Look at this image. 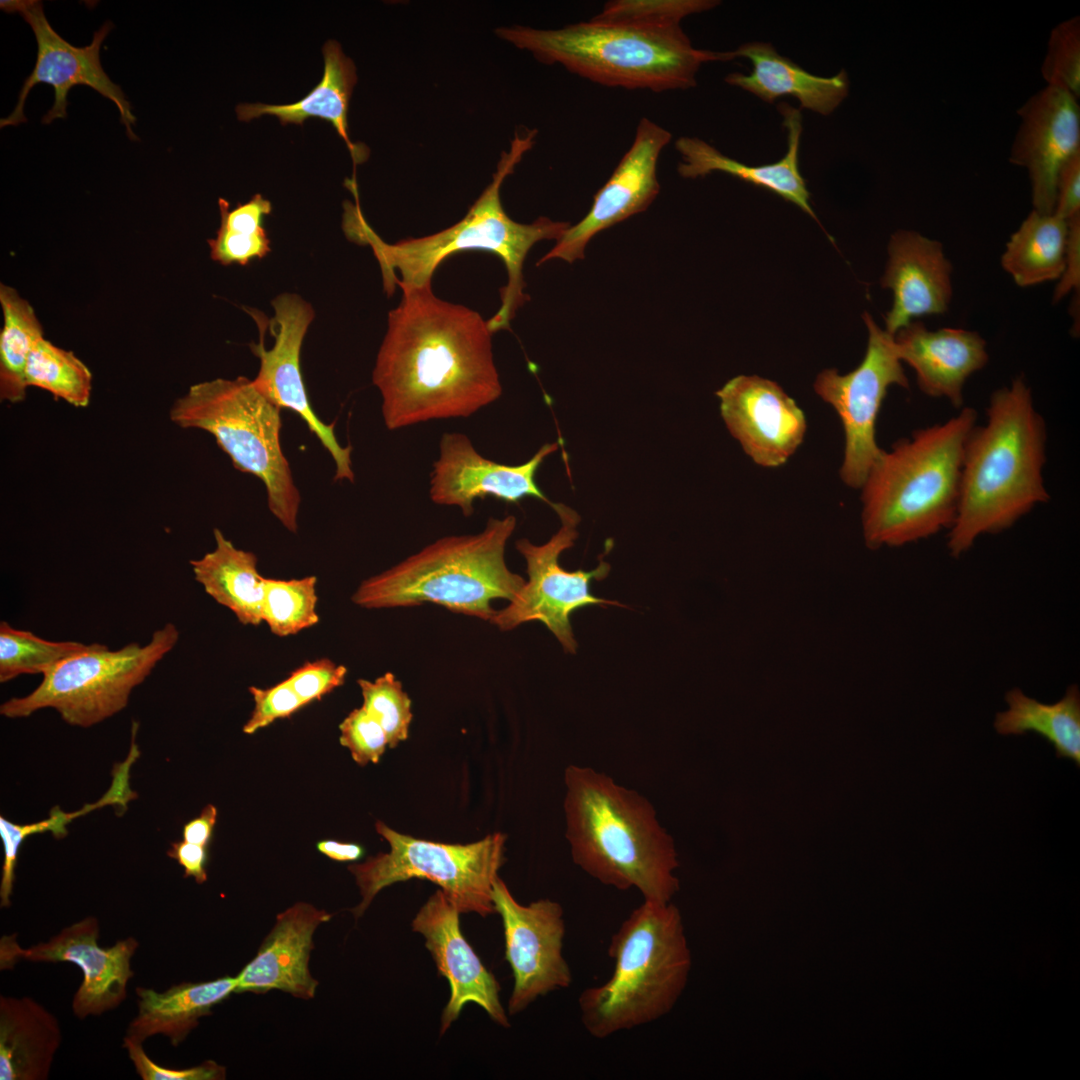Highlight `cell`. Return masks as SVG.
<instances>
[{"label":"cell","mask_w":1080,"mask_h":1080,"mask_svg":"<svg viewBox=\"0 0 1080 1080\" xmlns=\"http://www.w3.org/2000/svg\"><path fill=\"white\" fill-rule=\"evenodd\" d=\"M492 335L477 311L437 297L432 285L402 290L372 372L387 429L469 417L496 401Z\"/></svg>","instance_id":"obj_1"},{"label":"cell","mask_w":1080,"mask_h":1080,"mask_svg":"<svg viewBox=\"0 0 1080 1080\" xmlns=\"http://www.w3.org/2000/svg\"><path fill=\"white\" fill-rule=\"evenodd\" d=\"M536 130L516 132L508 151H504L493 174L492 181L475 201L464 218L456 224L435 234L406 238L397 243L383 241L367 223L359 206L344 204L343 230L346 236L361 245H368L380 266L383 287L388 295L395 291L432 285V277L439 264L448 256L464 250L479 249L498 255L508 274L507 284L501 288V306L488 319L490 331L510 329L516 310L527 300L523 292V263L531 247L541 240H558L571 226L565 221L539 217L530 224L512 220L505 212L500 188L523 155L532 148Z\"/></svg>","instance_id":"obj_2"},{"label":"cell","mask_w":1080,"mask_h":1080,"mask_svg":"<svg viewBox=\"0 0 1080 1080\" xmlns=\"http://www.w3.org/2000/svg\"><path fill=\"white\" fill-rule=\"evenodd\" d=\"M986 415L964 448L958 508L947 540L954 558L980 536L1005 531L1050 499L1042 475L1046 425L1024 379L995 390Z\"/></svg>","instance_id":"obj_3"},{"label":"cell","mask_w":1080,"mask_h":1080,"mask_svg":"<svg viewBox=\"0 0 1080 1080\" xmlns=\"http://www.w3.org/2000/svg\"><path fill=\"white\" fill-rule=\"evenodd\" d=\"M565 785L566 837L574 863L605 885L670 902L679 889L677 853L652 805L587 767L569 766Z\"/></svg>","instance_id":"obj_4"},{"label":"cell","mask_w":1080,"mask_h":1080,"mask_svg":"<svg viewBox=\"0 0 1080 1080\" xmlns=\"http://www.w3.org/2000/svg\"><path fill=\"white\" fill-rule=\"evenodd\" d=\"M971 407L883 450L862 487V531L870 549L900 547L949 530L956 517Z\"/></svg>","instance_id":"obj_5"},{"label":"cell","mask_w":1080,"mask_h":1080,"mask_svg":"<svg viewBox=\"0 0 1080 1080\" xmlns=\"http://www.w3.org/2000/svg\"><path fill=\"white\" fill-rule=\"evenodd\" d=\"M498 37L548 64L609 87L653 92L696 85L702 64L720 52L696 49L681 27L582 21L558 29L500 27Z\"/></svg>","instance_id":"obj_6"},{"label":"cell","mask_w":1080,"mask_h":1080,"mask_svg":"<svg viewBox=\"0 0 1080 1080\" xmlns=\"http://www.w3.org/2000/svg\"><path fill=\"white\" fill-rule=\"evenodd\" d=\"M611 976L580 994L581 1022L604 1039L668 1014L681 996L691 968L679 909L644 900L611 937Z\"/></svg>","instance_id":"obj_7"},{"label":"cell","mask_w":1080,"mask_h":1080,"mask_svg":"<svg viewBox=\"0 0 1080 1080\" xmlns=\"http://www.w3.org/2000/svg\"><path fill=\"white\" fill-rule=\"evenodd\" d=\"M516 518H489L477 534L445 536L381 574L364 580L352 601L366 609L431 602L490 621L494 599L511 601L524 585L505 561Z\"/></svg>","instance_id":"obj_8"},{"label":"cell","mask_w":1080,"mask_h":1080,"mask_svg":"<svg viewBox=\"0 0 1080 1080\" xmlns=\"http://www.w3.org/2000/svg\"><path fill=\"white\" fill-rule=\"evenodd\" d=\"M183 429L211 434L243 473L260 479L269 511L290 532L298 529L301 495L280 442L281 409L247 377L217 378L192 385L170 408Z\"/></svg>","instance_id":"obj_9"},{"label":"cell","mask_w":1080,"mask_h":1080,"mask_svg":"<svg viewBox=\"0 0 1080 1080\" xmlns=\"http://www.w3.org/2000/svg\"><path fill=\"white\" fill-rule=\"evenodd\" d=\"M179 630L166 623L155 630L149 642L129 643L120 649L95 643L43 675L41 683L28 695L13 697L0 706L7 718H25L45 709H55L69 725L90 727L123 710L132 690L140 685L179 640Z\"/></svg>","instance_id":"obj_10"},{"label":"cell","mask_w":1080,"mask_h":1080,"mask_svg":"<svg viewBox=\"0 0 1080 1080\" xmlns=\"http://www.w3.org/2000/svg\"><path fill=\"white\" fill-rule=\"evenodd\" d=\"M375 828L390 850L348 867L362 898L351 909L355 918L364 914L382 889L412 878L439 885L460 913L486 917L496 912L492 890L504 862V834H490L469 844H445L404 835L382 821Z\"/></svg>","instance_id":"obj_11"},{"label":"cell","mask_w":1080,"mask_h":1080,"mask_svg":"<svg viewBox=\"0 0 1080 1080\" xmlns=\"http://www.w3.org/2000/svg\"><path fill=\"white\" fill-rule=\"evenodd\" d=\"M551 507L559 516L561 527L542 545H534L527 539L516 542L517 550L526 561L528 581L505 608L496 610L491 623L502 631H509L525 622L540 621L555 635L565 652L574 654L577 642L571 627V613L589 605H622L590 593V582L605 578L610 571V565L605 561L588 572H570L561 567L559 557L574 545L580 517L563 503H553Z\"/></svg>","instance_id":"obj_12"},{"label":"cell","mask_w":1080,"mask_h":1080,"mask_svg":"<svg viewBox=\"0 0 1080 1080\" xmlns=\"http://www.w3.org/2000/svg\"><path fill=\"white\" fill-rule=\"evenodd\" d=\"M868 343L862 362L840 375L836 369L818 374L816 393L838 413L845 432V451L840 476L851 488H861L883 450L876 442V422L891 385L909 387L894 336L882 330L865 312Z\"/></svg>","instance_id":"obj_13"},{"label":"cell","mask_w":1080,"mask_h":1080,"mask_svg":"<svg viewBox=\"0 0 1080 1080\" xmlns=\"http://www.w3.org/2000/svg\"><path fill=\"white\" fill-rule=\"evenodd\" d=\"M0 3L2 10L18 13L23 17L30 25L37 43L35 66L22 85L15 109L9 116L1 119V128L27 122L23 112L24 105L35 85L44 83L54 88V103L42 118L44 124H49L55 119L66 118L67 95L70 89L83 85L112 101L119 111L128 137L131 140L138 139L132 130L136 118L131 112L130 103L121 88L110 80L100 62L101 46L112 28L111 22H105L94 33L89 45L76 47L64 40L51 27L40 1L13 0Z\"/></svg>","instance_id":"obj_14"},{"label":"cell","mask_w":1080,"mask_h":1080,"mask_svg":"<svg viewBox=\"0 0 1080 1080\" xmlns=\"http://www.w3.org/2000/svg\"><path fill=\"white\" fill-rule=\"evenodd\" d=\"M99 935L100 924L93 916L66 926L48 941L29 948L18 944L16 934L4 935L0 940V969L10 970L20 960L72 963L83 974L72 1001L74 1015L81 1020L99 1016L126 999L127 985L134 976L131 960L139 947L134 937L101 947Z\"/></svg>","instance_id":"obj_15"},{"label":"cell","mask_w":1080,"mask_h":1080,"mask_svg":"<svg viewBox=\"0 0 1080 1080\" xmlns=\"http://www.w3.org/2000/svg\"><path fill=\"white\" fill-rule=\"evenodd\" d=\"M271 305L274 315L266 319V326L274 343L270 348L265 347V331L257 325L259 341L249 345L259 359V370L252 381L277 407L291 410L302 418L331 455L336 467L334 480L353 482L352 447H343L335 435V423H324L313 411L303 379L302 344L315 312L310 303L295 293H281Z\"/></svg>","instance_id":"obj_16"},{"label":"cell","mask_w":1080,"mask_h":1080,"mask_svg":"<svg viewBox=\"0 0 1080 1080\" xmlns=\"http://www.w3.org/2000/svg\"><path fill=\"white\" fill-rule=\"evenodd\" d=\"M492 899L503 922L505 958L514 978L508 1011L515 1015L539 996L572 983V973L562 953L563 909L549 899L529 905L518 903L498 876L493 883Z\"/></svg>","instance_id":"obj_17"},{"label":"cell","mask_w":1080,"mask_h":1080,"mask_svg":"<svg viewBox=\"0 0 1080 1080\" xmlns=\"http://www.w3.org/2000/svg\"><path fill=\"white\" fill-rule=\"evenodd\" d=\"M671 139L668 130L641 118L632 145L594 196L587 215L570 226L537 265L556 258L570 263L583 259L587 243L597 233L646 210L659 193L657 164Z\"/></svg>","instance_id":"obj_18"},{"label":"cell","mask_w":1080,"mask_h":1080,"mask_svg":"<svg viewBox=\"0 0 1080 1080\" xmlns=\"http://www.w3.org/2000/svg\"><path fill=\"white\" fill-rule=\"evenodd\" d=\"M1009 161L1028 172L1033 210L1051 214L1063 165L1080 152V106L1071 93L1046 85L1018 109Z\"/></svg>","instance_id":"obj_19"},{"label":"cell","mask_w":1080,"mask_h":1080,"mask_svg":"<svg viewBox=\"0 0 1080 1080\" xmlns=\"http://www.w3.org/2000/svg\"><path fill=\"white\" fill-rule=\"evenodd\" d=\"M557 449L558 443H548L527 462L505 465L484 458L465 434L444 433L431 472L430 498L439 505L459 507L465 516L473 513L475 499L488 496L508 503L534 497L552 506L536 483V473Z\"/></svg>","instance_id":"obj_20"},{"label":"cell","mask_w":1080,"mask_h":1080,"mask_svg":"<svg viewBox=\"0 0 1080 1080\" xmlns=\"http://www.w3.org/2000/svg\"><path fill=\"white\" fill-rule=\"evenodd\" d=\"M716 395L729 432L756 464L781 466L803 442L805 415L777 383L739 375Z\"/></svg>","instance_id":"obj_21"},{"label":"cell","mask_w":1080,"mask_h":1080,"mask_svg":"<svg viewBox=\"0 0 1080 1080\" xmlns=\"http://www.w3.org/2000/svg\"><path fill=\"white\" fill-rule=\"evenodd\" d=\"M460 912L440 889L421 907L412 921L414 932L425 946L438 972L450 985V998L441 1016L440 1034L448 1030L466 1004L483 1008L493 1021L509 1027L499 999L500 986L469 945L460 930Z\"/></svg>","instance_id":"obj_22"},{"label":"cell","mask_w":1080,"mask_h":1080,"mask_svg":"<svg viewBox=\"0 0 1080 1080\" xmlns=\"http://www.w3.org/2000/svg\"><path fill=\"white\" fill-rule=\"evenodd\" d=\"M888 254L881 285L893 292L885 330L894 336L916 317L939 315L948 310L952 266L940 242L912 230L895 232L890 238Z\"/></svg>","instance_id":"obj_23"},{"label":"cell","mask_w":1080,"mask_h":1080,"mask_svg":"<svg viewBox=\"0 0 1080 1080\" xmlns=\"http://www.w3.org/2000/svg\"><path fill=\"white\" fill-rule=\"evenodd\" d=\"M332 914L298 902L276 916L256 956L236 976V992L280 990L301 999L315 996L318 981L309 969L316 929Z\"/></svg>","instance_id":"obj_24"},{"label":"cell","mask_w":1080,"mask_h":1080,"mask_svg":"<svg viewBox=\"0 0 1080 1080\" xmlns=\"http://www.w3.org/2000/svg\"><path fill=\"white\" fill-rule=\"evenodd\" d=\"M897 354L916 374L920 390L945 398L956 408L964 403L967 379L988 362L986 341L977 333L956 328L930 331L912 321L894 335Z\"/></svg>","instance_id":"obj_25"},{"label":"cell","mask_w":1080,"mask_h":1080,"mask_svg":"<svg viewBox=\"0 0 1080 1080\" xmlns=\"http://www.w3.org/2000/svg\"><path fill=\"white\" fill-rule=\"evenodd\" d=\"M787 131V152L775 163L749 166L730 158L714 146L697 137H680L675 148L682 157L678 173L684 178H697L712 172H723L744 182L775 193L798 206L817 221L810 205V193L799 170V146L802 135V116L799 109L780 103Z\"/></svg>","instance_id":"obj_26"},{"label":"cell","mask_w":1080,"mask_h":1080,"mask_svg":"<svg viewBox=\"0 0 1080 1080\" xmlns=\"http://www.w3.org/2000/svg\"><path fill=\"white\" fill-rule=\"evenodd\" d=\"M721 53L722 61L736 57H746L751 61L750 74L731 73L725 81L768 103L789 95L800 102L801 108L827 116L849 92V79L844 69L831 77L813 75L781 56L770 43H745L734 51Z\"/></svg>","instance_id":"obj_27"},{"label":"cell","mask_w":1080,"mask_h":1080,"mask_svg":"<svg viewBox=\"0 0 1080 1080\" xmlns=\"http://www.w3.org/2000/svg\"><path fill=\"white\" fill-rule=\"evenodd\" d=\"M62 1042L56 1016L31 997L0 996V1079L46 1080Z\"/></svg>","instance_id":"obj_28"},{"label":"cell","mask_w":1080,"mask_h":1080,"mask_svg":"<svg viewBox=\"0 0 1080 1080\" xmlns=\"http://www.w3.org/2000/svg\"><path fill=\"white\" fill-rule=\"evenodd\" d=\"M323 56L322 79L304 98L283 105L240 104L236 107L238 119L250 121L263 115H271L277 117L282 125H302L306 119L312 117L327 120L345 141L354 165L361 164L367 159V149L350 140L347 122L349 102L357 82L355 65L335 40L324 44Z\"/></svg>","instance_id":"obj_29"},{"label":"cell","mask_w":1080,"mask_h":1080,"mask_svg":"<svg viewBox=\"0 0 1080 1080\" xmlns=\"http://www.w3.org/2000/svg\"><path fill=\"white\" fill-rule=\"evenodd\" d=\"M237 978L224 976L206 982H183L164 992L137 987V1015L131 1020L126 1036L143 1043L162 1035L173 1046L181 1044L194 1030L201 1017L236 992Z\"/></svg>","instance_id":"obj_30"},{"label":"cell","mask_w":1080,"mask_h":1080,"mask_svg":"<svg viewBox=\"0 0 1080 1080\" xmlns=\"http://www.w3.org/2000/svg\"><path fill=\"white\" fill-rule=\"evenodd\" d=\"M215 548L190 560L195 580L218 604L231 610L243 625L262 622L266 578L257 569L252 552L238 549L215 528Z\"/></svg>","instance_id":"obj_31"},{"label":"cell","mask_w":1080,"mask_h":1080,"mask_svg":"<svg viewBox=\"0 0 1080 1080\" xmlns=\"http://www.w3.org/2000/svg\"><path fill=\"white\" fill-rule=\"evenodd\" d=\"M1008 709L995 716L994 728L1001 735L1035 733L1046 739L1058 758H1068L1080 766V691L1070 685L1055 703H1043L1020 688L1005 694Z\"/></svg>","instance_id":"obj_32"},{"label":"cell","mask_w":1080,"mask_h":1080,"mask_svg":"<svg viewBox=\"0 0 1080 1080\" xmlns=\"http://www.w3.org/2000/svg\"><path fill=\"white\" fill-rule=\"evenodd\" d=\"M1068 224L1033 210L1012 234L1001 263L1021 287L1060 279L1066 262Z\"/></svg>","instance_id":"obj_33"},{"label":"cell","mask_w":1080,"mask_h":1080,"mask_svg":"<svg viewBox=\"0 0 1080 1080\" xmlns=\"http://www.w3.org/2000/svg\"><path fill=\"white\" fill-rule=\"evenodd\" d=\"M3 326L0 332V399L19 403L26 397L25 372L34 345L44 338L31 304L13 287L0 284Z\"/></svg>","instance_id":"obj_34"},{"label":"cell","mask_w":1080,"mask_h":1080,"mask_svg":"<svg viewBox=\"0 0 1080 1080\" xmlns=\"http://www.w3.org/2000/svg\"><path fill=\"white\" fill-rule=\"evenodd\" d=\"M218 205L220 227L215 238L208 239L213 261L225 266H245L270 253V238L264 227V218L272 210L268 199L255 194L246 203L230 209L229 202L219 198Z\"/></svg>","instance_id":"obj_35"},{"label":"cell","mask_w":1080,"mask_h":1080,"mask_svg":"<svg viewBox=\"0 0 1080 1080\" xmlns=\"http://www.w3.org/2000/svg\"><path fill=\"white\" fill-rule=\"evenodd\" d=\"M129 777L125 772H114L111 786L102 798L93 804H86L75 812L67 813L59 807H54L51 809L47 819L31 824H16L3 816L0 817V837L4 847V862L0 881L1 908H7L11 905L10 898L13 893L18 853L25 839L33 834L47 831L52 832L56 838H62L68 834L67 824L76 817L106 805L126 806L130 800L137 797L136 792L129 787Z\"/></svg>","instance_id":"obj_36"},{"label":"cell","mask_w":1080,"mask_h":1080,"mask_svg":"<svg viewBox=\"0 0 1080 1080\" xmlns=\"http://www.w3.org/2000/svg\"><path fill=\"white\" fill-rule=\"evenodd\" d=\"M27 386L38 387L77 407H87L92 393L90 369L72 352L41 338L33 347L25 372Z\"/></svg>","instance_id":"obj_37"},{"label":"cell","mask_w":1080,"mask_h":1080,"mask_svg":"<svg viewBox=\"0 0 1080 1080\" xmlns=\"http://www.w3.org/2000/svg\"><path fill=\"white\" fill-rule=\"evenodd\" d=\"M95 643L49 641L31 631L0 622V682L23 674L45 675L63 661L93 648Z\"/></svg>","instance_id":"obj_38"},{"label":"cell","mask_w":1080,"mask_h":1080,"mask_svg":"<svg viewBox=\"0 0 1080 1080\" xmlns=\"http://www.w3.org/2000/svg\"><path fill=\"white\" fill-rule=\"evenodd\" d=\"M316 585L315 576L290 580L266 578L262 622L271 633L286 637L319 622Z\"/></svg>","instance_id":"obj_39"},{"label":"cell","mask_w":1080,"mask_h":1080,"mask_svg":"<svg viewBox=\"0 0 1080 1080\" xmlns=\"http://www.w3.org/2000/svg\"><path fill=\"white\" fill-rule=\"evenodd\" d=\"M363 697L362 707L384 729L388 746L396 747L409 736L412 721L411 700L402 683L391 672L374 681L358 679Z\"/></svg>","instance_id":"obj_40"},{"label":"cell","mask_w":1080,"mask_h":1080,"mask_svg":"<svg viewBox=\"0 0 1080 1080\" xmlns=\"http://www.w3.org/2000/svg\"><path fill=\"white\" fill-rule=\"evenodd\" d=\"M715 0H615L607 2L593 19L651 28H676L688 15L719 5Z\"/></svg>","instance_id":"obj_41"},{"label":"cell","mask_w":1080,"mask_h":1080,"mask_svg":"<svg viewBox=\"0 0 1080 1080\" xmlns=\"http://www.w3.org/2000/svg\"><path fill=\"white\" fill-rule=\"evenodd\" d=\"M1046 85L1080 96V18L1074 16L1057 24L1050 32L1041 65Z\"/></svg>","instance_id":"obj_42"},{"label":"cell","mask_w":1080,"mask_h":1080,"mask_svg":"<svg viewBox=\"0 0 1080 1080\" xmlns=\"http://www.w3.org/2000/svg\"><path fill=\"white\" fill-rule=\"evenodd\" d=\"M339 729L340 744L350 751L360 766L377 763L388 746L384 729L363 707L352 710Z\"/></svg>","instance_id":"obj_43"},{"label":"cell","mask_w":1080,"mask_h":1080,"mask_svg":"<svg viewBox=\"0 0 1080 1080\" xmlns=\"http://www.w3.org/2000/svg\"><path fill=\"white\" fill-rule=\"evenodd\" d=\"M249 692L254 708L243 726L246 734H254L277 719L288 718L306 706L286 679L269 688L251 686Z\"/></svg>","instance_id":"obj_44"},{"label":"cell","mask_w":1080,"mask_h":1080,"mask_svg":"<svg viewBox=\"0 0 1080 1080\" xmlns=\"http://www.w3.org/2000/svg\"><path fill=\"white\" fill-rule=\"evenodd\" d=\"M347 668L329 658L307 661L290 672L286 680L296 694L308 705L342 686Z\"/></svg>","instance_id":"obj_45"},{"label":"cell","mask_w":1080,"mask_h":1080,"mask_svg":"<svg viewBox=\"0 0 1080 1080\" xmlns=\"http://www.w3.org/2000/svg\"><path fill=\"white\" fill-rule=\"evenodd\" d=\"M123 1047L133 1063L137 1074L143 1080H223L226 1068L213 1060L183 1069H170L156 1064L146 1054L143 1043L128 1036L123 1038Z\"/></svg>","instance_id":"obj_46"},{"label":"cell","mask_w":1080,"mask_h":1080,"mask_svg":"<svg viewBox=\"0 0 1080 1080\" xmlns=\"http://www.w3.org/2000/svg\"><path fill=\"white\" fill-rule=\"evenodd\" d=\"M1053 213L1065 220L1080 214V152L1073 155L1058 174Z\"/></svg>","instance_id":"obj_47"},{"label":"cell","mask_w":1080,"mask_h":1080,"mask_svg":"<svg viewBox=\"0 0 1080 1080\" xmlns=\"http://www.w3.org/2000/svg\"><path fill=\"white\" fill-rule=\"evenodd\" d=\"M1068 235L1065 270L1054 293V301L1080 285V214L1067 219Z\"/></svg>","instance_id":"obj_48"},{"label":"cell","mask_w":1080,"mask_h":1080,"mask_svg":"<svg viewBox=\"0 0 1080 1080\" xmlns=\"http://www.w3.org/2000/svg\"><path fill=\"white\" fill-rule=\"evenodd\" d=\"M167 855L184 868V877H193L198 884L207 881V847L185 840L171 843Z\"/></svg>","instance_id":"obj_49"},{"label":"cell","mask_w":1080,"mask_h":1080,"mask_svg":"<svg viewBox=\"0 0 1080 1080\" xmlns=\"http://www.w3.org/2000/svg\"><path fill=\"white\" fill-rule=\"evenodd\" d=\"M217 820V809L206 805L199 816L187 822L183 827V840L206 846L209 844Z\"/></svg>","instance_id":"obj_50"},{"label":"cell","mask_w":1080,"mask_h":1080,"mask_svg":"<svg viewBox=\"0 0 1080 1080\" xmlns=\"http://www.w3.org/2000/svg\"><path fill=\"white\" fill-rule=\"evenodd\" d=\"M320 853L338 862H353L361 859L364 848L358 843L337 840H321L316 844Z\"/></svg>","instance_id":"obj_51"}]
</instances>
